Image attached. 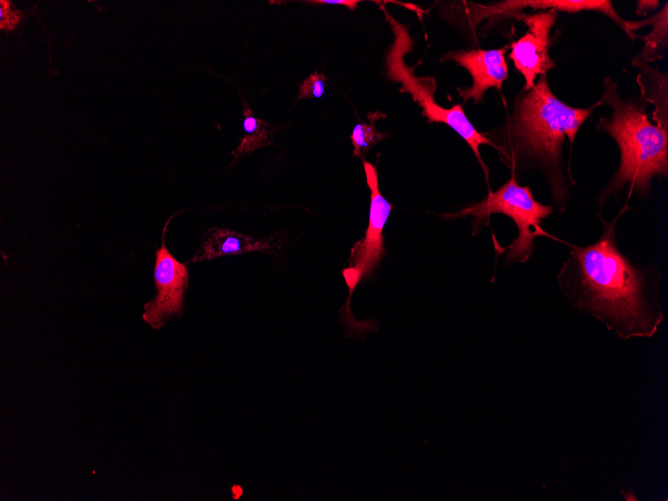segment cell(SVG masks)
Returning a JSON list of instances; mask_svg holds the SVG:
<instances>
[{"label":"cell","mask_w":668,"mask_h":501,"mask_svg":"<svg viewBox=\"0 0 668 501\" xmlns=\"http://www.w3.org/2000/svg\"><path fill=\"white\" fill-rule=\"evenodd\" d=\"M629 210L625 204L592 244L569 245L557 273L561 293L571 306L603 323L623 340L650 338L664 320L659 300L662 280L654 263H635L618 247L616 224Z\"/></svg>","instance_id":"obj_1"},{"label":"cell","mask_w":668,"mask_h":501,"mask_svg":"<svg viewBox=\"0 0 668 501\" xmlns=\"http://www.w3.org/2000/svg\"><path fill=\"white\" fill-rule=\"evenodd\" d=\"M601 103L587 108L569 106L552 93L546 75H542L517 98L507 123L498 131L484 134L516 178L529 169L540 171L550 185L558 211L563 212L571 180L563 169V143L567 138L573 144L583 122Z\"/></svg>","instance_id":"obj_2"},{"label":"cell","mask_w":668,"mask_h":501,"mask_svg":"<svg viewBox=\"0 0 668 501\" xmlns=\"http://www.w3.org/2000/svg\"><path fill=\"white\" fill-rule=\"evenodd\" d=\"M602 103L612 108V116L602 118L597 127L608 133L618 145L620 164L612 180L603 189L599 202L617 196L628 188L647 197L651 180L668 174V128L648 120L643 105L636 100H622L616 84L606 78Z\"/></svg>","instance_id":"obj_3"},{"label":"cell","mask_w":668,"mask_h":501,"mask_svg":"<svg viewBox=\"0 0 668 501\" xmlns=\"http://www.w3.org/2000/svg\"><path fill=\"white\" fill-rule=\"evenodd\" d=\"M383 11L394 33V42L386 51L385 62L388 78L401 83L400 91L412 96L413 101L422 108V115L429 123H444L466 141L488 182V168L481 157L480 145L488 144L493 147V143L472 125L461 104L445 108L436 103L434 99V93L437 90L435 79L418 77L413 68L408 66L404 60L413 47V40L408 29L397 22L385 9Z\"/></svg>","instance_id":"obj_4"},{"label":"cell","mask_w":668,"mask_h":501,"mask_svg":"<svg viewBox=\"0 0 668 501\" xmlns=\"http://www.w3.org/2000/svg\"><path fill=\"white\" fill-rule=\"evenodd\" d=\"M503 214L512 219L517 227L516 239L508 246L505 260L525 263L535 250L537 237L556 239L547 233L542 222L553 213L552 206L535 200L529 186H521L513 173L499 189L489 191L487 196L460 211L441 215L447 220L473 217V235L479 232L485 219L491 214ZM557 240V239H556Z\"/></svg>","instance_id":"obj_5"},{"label":"cell","mask_w":668,"mask_h":501,"mask_svg":"<svg viewBox=\"0 0 668 501\" xmlns=\"http://www.w3.org/2000/svg\"><path fill=\"white\" fill-rule=\"evenodd\" d=\"M366 182L370 189L368 226L363 239L357 241L350 253L349 266L342 271L349 291L353 292L360 280H367L378 267L384 255L383 230L392 205L379 190L375 166L363 161Z\"/></svg>","instance_id":"obj_6"},{"label":"cell","mask_w":668,"mask_h":501,"mask_svg":"<svg viewBox=\"0 0 668 501\" xmlns=\"http://www.w3.org/2000/svg\"><path fill=\"white\" fill-rule=\"evenodd\" d=\"M556 17L555 10H543L520 16V19L529 27V31L511 43L509 58L525 79L523 92L530 90L535 85L537 76L546 75L547 71L554 67L548 50L550 31Z\"/></svg>","instance_id":"obj_7"},{"label":"cell","mask_w":668,"mask_h":501,"mask_svg":"<svg viewBox=\"0 0 668 501\" xmlns=\"http://www.w3.org/2000/svg\"><path fill=\"white\" fill-rule=\"evenodd\" d=\"M154 281L157 294L144 305L142 317L150 326L159 329L169 317L181 314L184 290L188 286L186 265L168 251L164 241L156 251Z\"/></svg>","instance_id":"obj_8"},{"label":"cell","mask_w":668,"mask_h":501,"mask_svg":"<svg viewBox=\"0 0 668 501\" xmlns=\"http://www.w3.org/2000/svg\"><path fill=\"white\" fill-rule=\"evenodd\" d=\"M508 46L499 49H476L451 51L443 56V60H452L465 68L472 77V85L468 88H457L464 101H482L489 88L502 92V83L508 76L505 53Z\"/></svg>","instance_id":"obj_9"},{"label":"cell","mask_w":668,"mask_h":501,"mask_svg":"<svg viewBox=\"0 0 668 501\" xmlns=\"http://www.w3.org/2000/svg\"><path fill=\"white\" fill-rule=\"evenodd\" d=\"M272 247L269 239L258 240L253 237L221 228H210L191 262L211 260L227 254H241L253 251H265Z\"/></svg>","instance_id":"obj_10"},{"label":"cell","mask_w":668,"mask_h":501,"mask_svg":"<svg viewBox=\"0 0 668 501\" xmlns=\"http://www.w3.org/2000/svg\"><path fill=\"white\" fill-rule=\"evenodd\" d=\"M637 84L641 89V100L655 106L652 119L656 125L668 128V77L658 68L650 67L648 64L635 66Z\"/></svg>","instance_id":"obj_11"},{"label":"cell","mask_w":668,"mask_h":501,"mask_svg":"<svg viewBox=\"0 0 668 501\" xmlns=\"http://www.w3.org/2000/svg\"><path fill=\"white\" fill-rule=\"evenodd\" d=\"M667 3L663 9L649 18L641 21H626L628 29L634 33L635 30L647 25H652V30L642 39L644 40L641 52L633 59V66L649 64L657 59H662L663 52L668 45V11Z\"/></svg>","instance_id":"obj_12"},{"label":"cell","mask_w":668,"mask_h":501,"mask_svg":"<svg viewBox=\"0 0 668 501\" xmlns=\"http://www.w3.org/2000/svg\"><path fill=\"white\" fill-rule=\"evenodd\" d=\"M242 104L244 136L237 148L232 151L234 162L259 148L270 145L272 143V135L278 128L276 125H271L255 117L244 99L242 100Z\"/></svg>","instance_id":"obj_13"},{"label":"cell","mask_w":668,"mask_h":501,"mask_svg":"<svg viewBox=\"0 0 668 501\" xmlns=\"http://www.w3.org/2000/svg\"><path fill=\"white\" fill-rule=\"evenodd\" d=\"M351 143L354 147V156L360 157L362 152L368 151L383 139L373 121L370 123H358L352 131Z\"/></svg>","instance_id":"obj_14"},{"label":"cell","mask_w":668,"mask_h":501,"mask_svg":"<svg viewBox=\"0 0 668 501\" xmlns=\"http://www.w3.org/2000/svg\"><path fill=\"white\" fill-rule=\"evenodd\" d=\"M326 76L314 72L310 74L300 85L297 99L321 98L325 91Z\"/></svg>","instance_id":"obj_15"},{"label":"cell","mask_w":668,"mask_h":501,"mask_svg":"<svg viewBox=\"0 0 668 501\" xmlns=\"http://www.w3.org/2000/svg\"><path fill=\"white\" fill-rule=\"evenodd\" d=\"M22 13L8 0L0 1V28L11 31L19 23Z\"/></svg>","instance_id":"obj_16"},{"label":"cell","mask_w":668,"mask_h":501,"mask_svg":"<svg viewBox=\"0 0 668 501\" xmlns=\"http://www.w3.org/2000/svg\"><path fill=\"white\" fill-rule=\"evenodd\" d=\"M659 6V1L640 0L637 4L636 13L640 16H646L650 11L655 10Z\"/></svg>","instance_id":"obj_17"},{"label":"cell","mask_w":668,"mask_h":501,"mask_svg":"<svg viewBox=\"0 0 668 501\" xmlns=\"http://www.w3.org/2000/svg\"><path fill=\"white\" fill-rule=\"evenodd\" d=\"M310 3H315V4H331V5H344L348 7L350 10L354 11L356 6L358 5L359 1L356 0H317V1H310Z\"/></svg>","instance_id":"obj_18"}]
</instances>
